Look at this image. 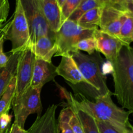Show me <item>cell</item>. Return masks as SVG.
<instances>
[{
	"label": "cell",
	"mask_w": 133,
	"mask_h": 133,
	"mask_svg": "<svg viewBox=\"0 0 133 133\" xmlns=\"http://www.w3.org/2000/svg\"><path fill=\"white\" fill-rule=\"evenodd\" d=\"M112 92L97 96L94 98V101L88 99L81 94H79V100L71 94L66 96V99L68 104L84 110L96 120L110 123L121 132H125L130 124L129 119L131 113L118 107L112 99Z\"/></svg>",
	"instance_id": "6da1fadb"
},
{
	"label": "cell",
	"mask_w": 133,
	"mask_h": 133,
	"mask_svg": "<svg viewBox=\"0 0 133 133\" xmlns=\"http://www.w3.org/2000/svg\"><path fill=\"white\" fill-rule=\"evenodd\" d=\"M117 101L133 114V48L124 45L115 61L110 63Z\"/></svg>",
	"instance_id": "7a4b0ae2"
},
{
	"label": "cell",
	"mask_w": 133,
	"mask_h": 133,
	"mask_svg": "<svg viewBox=\"0 0 133 133\" xmlns=\"http://www.w3.org/2000/svg\"><path fill=\"white\" fill-rule=\"evenodd\" d=\"M71 55L87 81V85L96 92V97L112 93L107 85L106 77L103 71V59L100 53L96 51L87 55L77 51L71 53Z\"/></svg>",
	"instance_id": "3957f363"
},
{
	"label": "cell",
	"mask_w": 133,
	"mask_h": 133,
	"mask_svg": "<svg viewBox=\"0 0 133 133\" xmlns=\"http://www.w3.org/2000/svg\"><path fill=\"white\" fill-rule=\"evenodd\" d=\"M96 30L83 28L77 23L68 19L65 20L58 31L55 33L57 48L55 56L62 57L77 51L75 48L77 44L83 39L94 36Z\"/></svg>",
	"instance_id": "277c9868"
},
{
	"label": "cell",
	"mask_w": 133,
	"mask_h": 133,
	"mask_svg": "<svg viewBox=\"0 0 133 133\" xmlns=\"http://www.w3.org/2000/svg\"><path fill=\"white\" fill-rule=\"evenodd\" d=\"M4 35L5 40L12 43L10 53L21 52L31 45L29 30L21 0H16L15 11L8 22Z\"/></svg>",
	"instance_id": "5b68a950"
},
{
	"label": "cell",
	"mask_w": 133,
	"mask_h": 133,
	"mask_svg": "<svg viewBox=\"0 0 133 133\" xmlns=\"http://www.w3.org/2000/svg\"><path fill=\"white\" fill-rule=\"evenodd\" d=\"M42 88L30 87L22 95L14 97L12 103L14 122L24 129L27 118L29 115L36 113L41 115L42 111L40 94Z\"/></svg>",
	"instance_id": "8992f818"
},
{
	"label": "cell",
	"mask_w": 133,
	"mask_h": 133,
	"mask_svg": "<svg viewBox=\"0 0 133 133\" xmlns=\"http://www.w3.org/2000/svg\"><path fill=\"white\" fill-rule=\"evenodd\" d=\"M29 30L31 45L42 36L55 38V33L51 31L44 18L38 0H21Z\"/></svg>",
	"instance_id": "52a82bcc"
},
{
	"label": "cell",
	"mask_w": 133,
	"mask_h": 133,
	"mask_svg": "<svg viewBox=\"0 0 133 133\" xmlns=\"http://www.w3.org/2000/svg\"><path fill=\"white\" fill-rule=\"evenodd\" d=\"M35 56L31 46L20 52L17 65L15 97L22 95L31 87Z\"/></svg>",
	"instance_id": "ba28073f"
},
{
	"label": "cell",
	"mask_w": 133,
	"mask_h": 133,
	"mask_svg": "<svg viewBox=\"0 0 133 133\" xmlns=\"http://www.w3.org/2000/svg\"><path fill=\"white\" fill-rule=\"evenodd\" d=\"M126 18V13L110 5L102 7L99 29L111 36L119 37L121 28Z\"/></svg>",
	"instance_id": "9c48e42d"
},
{
	"label": "cell",
	"mask_w": 133,
	"mask_h": 133,
	"mask_svg": "<svg viewBox=\"0 0 133 133\" xmlns=\"http://www.w3.org/2000/svg\"><path fill=\"white\" fill-rule=\"evenodd\" d=\"M94 37L96 40L97 51L102 53L109 63L115 61L125 45L119 38L103 32L99 29L95 31Z\"/></svg>",
	"instance_id": "30bf717a"
},
{
	"label": "cell",
	"mask_w": 133,
	"mask_h": 133,
	"mask_svg": "<svg viewBox=\"0 0 133 133\" xmlns=\"http://www.w3.org/2000/svg\"><path fill=\"white\" fill-rule=\"evenodd\" d=\"M57 105H51L44 114L37 116L36 120L29 129L28 133H58V122L56 119Z\"/></svg>",
	"instance_id": "8fae6325"
},
{
	"label": "cell",
	"mask_w": 133,
	"mask_h": 133,
	"mask_svg": "<svg viewBox=\"0 0 133 133\" xmlns=\"http://www.w3.org/2000/svg\"><path fill=\"white\" fill-rule=\"evenodd\" d=\"M56 68L57 67L52 62H46L35 57L31 87L42 88L44 84L54 81L56 76L58 75Z\"/></svg>",
	"instance_id": "7c38bea8"
},
{
	"label": "cell",
	"mask_w": 133,
	"mask_h": 133,
	"mask_svg": "<svg viewBox=\"0 0 133 133\" xmlns=\"http://www.w3.org/2000/svg\"><path fill=\"white\" fill-rule=\"evenodd\" d=\"M56 71L57 75H61L71 84L76 85L84 83L87 84V81L81 74L77 65L71 55L62 56Z\"/></svg>",
	"instance_id": "4fadbf2b"
},
{
	"label": "cell",
	"mask_w": 133,
	"mask_h": 133,
	"mask_svg": "<svg viewBox=\"0 0 133 133\" xmlns=\"http://www.w3.org/2000/svg\"><path fill=\"white\" fill-rule=\"evenodd\" d=\"M38 2L51 31L55 33L62 25L61 9L57 0H38Z\"/></svg>",
	"instance_id": "5bb4252c"
},
{
	"label": "cell",
	"mask_w": 133,
	"mask_h": 133,
	"mask_svg": "<svg viewBox=\"0 0 133 133\" xmlns=\"http://www.w3.org/2000/svg\"><path fill=\"white\" fill-rule=\"evenodd\" d=\"M31 48L36 58L48 62H52V58L57 51L55 38L50 36L40 38Z\"/></svg>",
	"instance_id": "9a60e30c"
},
{
	"label": "cell",
	"mask_w": 133,
	"mask_h": 133,
	"mask_svg": "<svg viewBox=\"0 0 133 133\" xmlns=\"http://www.w3.org/2000/svg\"><path fill=\"white\" fill-rule=\"evenodd\" d=\"M9 53L10 57L8 63L4 67H0V97L16 74L17 65L20 52Z\"/></svg>",
	"instance_id": "2e32d148"
},
{
	"label": "cell",
	"mask_w": 133,
	"mask_h": 133,
	"mask_svg": "<svg viewBox=\"0 0 133 133\" xmlns=\"http://www.w3.org/2000/svg\"><path fill=\"white\" fill-rule=\"evenodd\" d=\"M69 107L72 109L81 122L84 133H99L95 118L84 110L68 104Z\"/></svg>",
	"instance_id": "e0dca14e"
},
{
	"label": "cell",
	"mask_w": 133,
	"mask_h": 133,
	"mask_svg": "<svg viewBox=\"0 0 133 133\" xmlns=\"http://www.w3.org/2000/svg\"><path fill=\"white\" fill-rule=\"evenodd\" d=\"M102 7L94 8L84 13L78 20V24L81 27L88 29H99Z\"/></svg>",
	"instance_id": "ac0fdd59"
},
{
	"label": "cell",
	"mask_w": 133,
	"mask_h": 133,
	"mask_svg": "<svg viewBox=\"0 0 133 133\" xmlns=\"http://www.w3.org/2000/svg\"><path fill=\"white\" fill-rule=\"evenodd\" d=\"M16 77H14L6 90L0 97V116L9 112L12 106V103L15 97Z\"/></svg>",
	"instance_id": "d6986e66"
},
{
	"label": "cell",
	"mask_w": 133,
	"mask_h": 133,
	"mask_svg": "<svg viewBox=\"0 0 133 133\" xmlns=\"http://www.w3.org/2000/svg\"><path fill=\"white\" fill-rule=\"evenodd\" d=\"M103 4L99 0H83L80 5L71 13L68 18V19L77 23L79 18L88 10L94 8L100 7L103 6Z\"/></svg>",
	"instance_id": "ffe728a7"
},
{
	"label": "cell",
	"mask_w": 133,
	"mask_h": 133,
	"mask_svg": "<svg viewBox=\"0 0 133 133\" xmlns=\"http://www.w3.org/2000/svg\"><path fill=\"white\" fill-rule=\"evenodd\" d=\"M118 38L126 46H129L131 42H133V18L127 13L126 18L122 25Z\"/></svg>",
	"instance_id": "44dd1931"
},
{
	"label": "cell",
	"mask_w": 133,
	"mask_h": 133,
	"mask_svg": "<svg viewBox=\"0 0 133 133\" xmlns=\"http://www.w3.org/2000/svg\"><path fill=\"white\" fill-rule=\"evenodd\" d=\"M73 113L72 109L69 107L64 108L61 111L58 120V131L61 133H74L70 124Z\"/></svg>",
	"instance_id": "7402d4cb"
},
{
	"label": "cell",
	"mask_w": 133,
	"mask_h": 133,
	"mask_svg": "<svg viewBox=\"0 0 133 133\" xmlns=\"http://www.w3.org/2000/svg\"><path fill=\"white\" fill-rule=\"evenodd\" d=\"M76 49L77 51H83L87 52L89 55L93 54L97 51V44L96 40L94 36L80 40L76 45Z\"/></svg>",
	"instance_id": "603a6c76"
},
{
	"label": "cell",
	"mask_w": 133,
	"mask_h": 133,
	"mask_svg": "<svg viewBox=\"0 0 133 133\" xmlns=\"http://www.w3.org/2000/svg\"><path fill=\"white\" fill-rule=\"evenodd\" d=\"M83 0H66L61 7V22L68 19L71 13L80 5Z\"/></svg>",
	"instance_id": "cb8c5ba5"
},
{
	"label": "cell",
	"mask_w": 133,
	"mask_h": 133,
	"mask_svg": "<svg viewBox=\"0 0 133 133\" xmlns=\"http://www.w3.org/2000/svg\"><path fill=\"white\" fill-rule=\"evenodd\" d=\"M96 123H97L99 133H124L121 132L115 127L107 122L96 120Z\"/></svg>",
	"instance_id": "d4e9b609"
},
{
	"label": "cell",
	"mask_w": 133,
	"mask_h": 133,
	"mask_svg": "<svg viewBox=\"0 0 133 133\" xmlns=\"http://www.w3.org/2000/svg\"><path fill=\"white\" fill-rule=\"evenodd\" d=\"M10 5L9 0H0V25L3 24L9 15Z\"/></svg>",
	"instance_id": "484cf974"
},
{
	"label": "cell",
	"mask_w": 133,
	"mask_h": 133,
	"mask_svg": "<svg viewBox=\"0 0 133 133\" xmlns=\"http://www.w3.org/2000/svg\"><path fill=\"white\" fill-rule=\"evenodd\" d=\"M5 32L0 36V67H4L6 66L10 57V53H9V54H6L3 51V45L5 41V35H4Z\"/></svg>",
	"instance_id": "4316f807"
},
{
	"label": "cell",
	"mask_w": 133,
	"mask_h": 133,
	"mask_svg": "<svg viewBox=\"0 0 133 133\" xmlns=\"http://www.w3.org/2000/svg\"><path fill=\"white\" fill-rule=\"evenodd\" d=\"M70 124L74 133H84L80 121L78 119L77 116L74 112L70 119Z\"/></svg>",
	"instance_id": "83f0119b"
},
{
	"label": "cell",
	"mask_w": 133,
	"mask_h": 133,
	"mask_svg": "<svg viewBox=\"0 0 133 133\" xmlns=\"http://www.w3.org/2000/svg\"><path fill=\"white\" fill-rule=\"evenodd\" d=\"M12 116L7 113H4L0 116V129L2 130H6L9 127L11 122Z\"/></svg>",
	"instance_id": "f1b7e54d"
},
{
	"label": "cell",
	"mask_w": 133,
	"mask_h": 133,
	"mask_svg": "<svg viewBox=\"0 0 133 133\" xmlns=\"http://www.w3.org/2000/svg\"><path fill=\"white\" fill-rule=\"evenodd\" d=\"M5 133H28V131L19 127L16 123L14 122L10 127H9Z\"/></svg>",
	"instance_id": "f546056e"
},
{
	"label": "cell",
	"mask_w": 133,
	"mask_h": 133,
	"mask_svg": "<svg viewBox=\"0 0 133 133\" xmlns=\"http://www.w3.org/2000/svg\"><path fill=\"white\" fill-rule=\"evenodd\" d=\"M113 6L125 12L126 0H112Z\"/></svg>",
	"instance_id": "4dcf8cb0"
},
{
	"label": "cell",
	"mask_w": 133,
	"mask_h": 133,
	"mask_svg": "<svg viewBox=\"0 0 133 133\" xmlns=\"http://www.w3.org/2000/svg\"><path fill=\"white\" fill-rule=\"evenodd\" d=\"M125 12L133 18V0H126Z\"/></svg>",
	"instance_id": "1f68e13d"
},
{
	"label": "cell",
	"mask_w": 133,
	"mask_h": 133,
	"mask_svg": "<svg viewBox=\"0 0 133 133\" xmlns=\"http://www.w3.org/2000/svg\"><path fill=\"white\" fill-rule=\"evenodd\" d=\"M8 26V22L6 23H3V24L1 25H0V36L5 31V30L6 29V27Z\"/></svg>",
	"instance_id": "d6a6232c"
},
{
	"label": "cell",
	"mask_w": 133,
	"mask_h": 133,
	"mask_svg": "<svg viewBox=\"0 0 133 133\" xmlns=\"http://www.w3.org/2000/svg\"><path fill=\"white\" fill-rule=\"evenodd\" d=\"M103 5H110L113 6L112 0H99Z\"/></svg>",
	"instance_id": "836d02e7"
},
{
	"label": "cell",
	"mask_w": 133,
	"mask_h": 133,
	"mask_svg": "<svg viewBox=\"0 0 133 133\" xmlns=\"http://www.w3.org/2000/svg\"><path fill=\"white\" fill-rule=\"evenodd\" d=\"M127 131L128 133H133V126L130 123L127 128Z\"/></svg>",
	"instance_id": "e575fe53"
},
{
	"label": "cell",
	"mask_w": 133,
	"mask_h": 133,
	"mask_svg": "<svg viewBox=\"0 0 133 133\" xmlns=\"http://www.w3.org/2000/svg\"><path fill=\"white\" fill-rule=\"evenodd\" d=\"M57 3H58L59 6L61 7H61H62V5H64V2L66 1V0H57Z\"/></svg>",
	"instance_id": "d590c367"
},
{
	"label": "cell",
	"mask_w": 133,
	"mask_h": 133,
	"mask_svg": "<svg viewBox=\"0 0 133 133\" xmlns=\"http://www.w3.org/2000/svg\"><path fill=\"white\" fill-rule=\"evenodd\" d=\"M6 130H5V131H4V130H2V129H0V133H5Z\"/></svg>",
	"instance_id": "8d00e7d4"
},
{
	"label": "cell",
	"mask_w": 133,
	"mask_h": 133,
	"mask_svg": "<svg viewBox=\"0 0 133 133\" xmlns=\"http://www.w3.org/2000/svg\"><path fill=\"white\" fill-rule=\"evenodd\" d=\"M124 133H128V132H127V131H126V132H124Z\"/></svg>",
	"instance_id": "74e56055"
}]
</instances>
